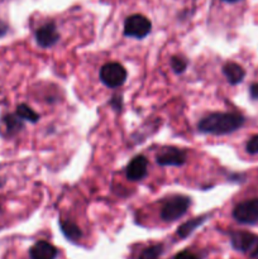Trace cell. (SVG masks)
Segmentation results:
<instances>
[{"label":"cell","mask_w":258,"mask_h":259,"mask_svg":"<svg viewBox=\"0 0 258 259\" xmlns=\"http://www.w3.org/2000/svg\"><path fill=\"white\" fill-rule=\"evenodd\" d=\"M244 124V118L238 113H211L199 121L200 132L209 134H229Z\"/></svg>","instance_id":"1"},{"label":"cell","mask_w":258,"mask_h":259,"mask_svg":"<svg viewBox=\"0 0 258 259\" xmlns=\"http://www.w3.org/2000/svg\"><path fill=\"white\" fill-rule=\"evenodd\" d=\"M190 204H191V200L187 196L177 195V196L169 197L161 209V219L168 223L176 222L186 214Z\"/></svg>","instance_id":"2"},{"label":"cell","mask_w":258,"mask_h":259,"mask_svg":"<svg viewBox=\"0 0 258 259\" xmlns=\"http://www.w3.org/2000/svg\"><path fill=\"white\" fill-rule=\"evenodd\" d=\"M230 240H232V245L234 249L249 254L250 257L258 255V235L239 230V232H233L230 234Z\"/></svg>","instance_id":"3"},{"label":"cell","mask_w":258,"mask_h":259,"mask_svg":"<svg viewBox=\"0 0 258 259\" xmlns=\"http://www.w3.org/2000/svg\"><path fill=\"white\" fill-rule=\"evenodd\" d=\"M152 24L148 18L141 14L131 15L124 22V34L126 37H133L137 39L147 37L151 32Z\"/></svg>","instance_id":"4"},{"label":"cell","mask_w":258,"mask_h":259,"mask_svg":"<svg viewBox=\"0 0 258 259\" xmlns=\"http://www.w3.org/2000/svg\"><path fill=\"white\" fill-rule=\"evenodd\" d=\"M126 70L116 62H109L104 65L100 70V80L108 88L115 89L123 85L126 80Z\"/></svg>","instance_id":"5"},{"label":"cell","mask_w":258,"mask_h":259,"mask_svg":"<svg viewBox=\"0 0 258 259\" xmlns=\"http://www.w3.org/2000/svg\"><path fill=\"white\" fill-rule=\"evenodd\" d=\"M233 218L240 224H255L258 223V199L247 200L233 210Z\"/></svg>","instance_id":"6"},{"label":"cell","mask_w":258,"mask_h":259,"mask_svg":"<svg viewBox=\"0 0 258 259\" xmlns=\"http://www.w3.org/2000/svg\"><path fill=\"white\" fill-rule=\"evenodd\" d=\"M187 153L176 147H164L156 154V162L159 166L179 167L186 162Z\"/></svg>","instance_id":"7"},{"label":"cell","mask_w":258,"mask_h":259,"mask_svg":"<svg viewBox=\"0 0 258 259\" xmlns=\"http://www.w3.org/2000/svg\"><path fill=\"white\" fill-rule=\"evenodd\" d=\"M58 39H60V33L53 22L46 23L35 32V40H37L38 46L42 48L52 47L58 42Z\"/></svg>","instance_id":"8"},{"label":"cell","mask_w":258,"mask_h":259,"mask_svg":"<svg viewBox=\"0 0 258 259\" xmlns=\"http://www.w3.org/2000/svg\"><path fill=\"white\" fill-rule=\"evenodd\" d=\"M147 169H148V161H147L146 157H134L126 166V179L133 182L141 181L147 176Z\"/></svg>","instance_id":"9"},{"label":"cell","mask_w":258,"mask_h":259,"mask_svg":"<svg viewBox=\"0 0 258 259\" xmlns=\"http://www.w3.org/2000/svg\"><path fill=\"white\" fill-rule=\"evenodd\" d=\"M30 259H56L57 249L51 243L39 240L29 250Z\"/></svg>","instance_id":"10"},{"label":"cell","mask_w":258,"mask_h":259,"mask_svg":"<svg viewBox=\"0 0 258 259\" xmlns=\"http://www.w3.org/2000/svg\"><path fill=\"white\" fill-rule=\"evenodd\" d=\"M223 72H224L225 77L228 78V81L232 85H237V83L242 82V80L245 76V72L242 66H239L235 62L225 63L224 67H223Z\"/></svg>","instance_id":"11"},{"label":"cell","mask_w":258,"mask_h":259,"mask_svg":"<svg viewBox=\"0 0 258 259\" xmlns=\"http://www.w3.org/2000/svg\"><path fill=\"white\" fill-rule=\"evenodd\" d=\"M60 228L62 230L63 235L67 238L71 242H77L82 238V232L80 228L75 224V223L70 222V220H60Z\"/></svg>","instance_id":"12"},{"label":"cell","mask_w":258,"mask_h":259,"mask_svg":"<svg viewBox=\"0 0 258 259\" xmlns=\"http://www.w3.org/2000/svg\"><path fill=\"white\" fill-rule=\"evenodd\" d=\"M207 218H209V215H202V217L195 218V219H192V220H190V222L182 224L181 227L177 229V234H179V237H181V238L189 237V235L191 234V233L194 232L197 227H200L201 224H204L205 220H206Z\"/></svg>","instance_id":"13"},{"label":"cell","mask_w":258,"mask_h":259,"mask_svg":"<svg viewBox=\"0 0 258 259\" xmlns=\"http://www.w3.org/2000/svg\"><path fill=\"white\" fill-rule=\"evenodd\" d=\"M3 123L5 124V128H7V132L9 134H15L24 128L22 119L18 115H13V114L5 115L4 118H3Z\"/></svg>","instance_id":"14"},{"label":"cell","mask_w":258,"mask_h":259,"mask_svg":"<svg viewBox=\"0 0 258 259\" xmlns=\"http://www.w3.org/2000/svg\"><path fill=\"white\" fill-rule=\"evenodd\" d=\"M17 115L19 116L22 120H28L30 121V123H37V121L39 120V115H38L34 110H32L29 106L25 105V104L18 105Z\"/></svg>","instance_id":"15"},{"label":"cell","mask_w":258,"mask_h":259,"mask_svg":"<svg viewBox=\"0 0 258 259\" xmlns=\"http://www.w3.org/2000/svg\"><path fill=\"white\" fill-rule=\"evenodd\" d=\"M163 247L161 244L152 245V247L146 248L139 255V259H158L159 255L162 254Z\"/></svg>","instance_id":"16"},{"label":"cell","mask_w":258,"mask_h":259,"mask_svg":"<svg viewBox=\"0 0 258 259\" xmlns=\"http://www.w3.org/2000/svg\"><path fill=\"white\" fill-rule=\"evenodd\" d=\"M171 67L176 73H182L187 67V61L185 58L179 57V56H174L171 58Z\"/></svg>","instance_id":"17"},{"label":"cell","mask_w":258,"mask_h":259,"mask_svg":"<svg viewBox=\"0 0 258 259\" xmlns=\"http://www.w3.org/2000/svg\"><path fill=\"white\" fill-rule=\"evenodd\" d=\"M248 153L250 154H257L258 153V134L257 136H253L249 141L247 142V146H245Z\"/></svg>","instance_id":"18"},{"label":"cell","mask_w":258,"mask_h":259,"mask_svg":"<svg viewBox=\"0 0 258 259\" xmlns=\"http://www.w3.org/2000/svg\"><path fill=\"white\" fill-rule=\"evenodd\" d=\"M175 259H200L197 257L196 254H194L192 252H190V250H182V252L177 253L176 255H175Z\"/></svg>","instance_id":"19"},{"label":"cell","mask_w":258,"mask_h":259,"mask_svg":"<svg viewBox=\"0 0 258 259\" xmlns=\"http://www.w3.org/2000/svg\"><path fill=\"white\" fill-rule=\"evenodd\" d=\"M110 104H111V106L115 109V110L119 111L121 109V104H123V100H121L120 96H114V98L111 99Z\"/></svg>","instance_id":"20"},{"label":"cell","mask_w":258,"mask_h":259,"mask_svg":"<svg viewBox=\"0 0 258 259\" xmlns=\"http://www.w3.org/2000/svg\"><path fill=\"white\" fill-rule=\"evenodd\" d=\"M250 96H252L254 100H258V83H253L250 86Z\"/></svg>","instance_id":"21"},{"label":"cell","mask_w":258,"mask_h":259,"mask_svg":"<svg viewBox=\"0 0 258 259\" xmlns=\"http://www.w3.org/2000/svg\"><path fill=\"white\" fill-rule=\"evenodd\" d=\"M7 32H8V25L5 24L4 22H2V20H0V37H3V35H4Z\"/></svg>","instance_id":"22"},{"label":"cell","mask_w":258,"mask_h":259,"mask_svg":"<svg viewBox=\"0 0 258 259\" xmlns=\"http://www.w3.org/2000/svg\"><path fill=\"white\" fill-rule=\"evenodd\" d=\"M223 2H227V3H235V2H239V0H223Z\"/></svg>","instance_id":"23"}]
</instances>
